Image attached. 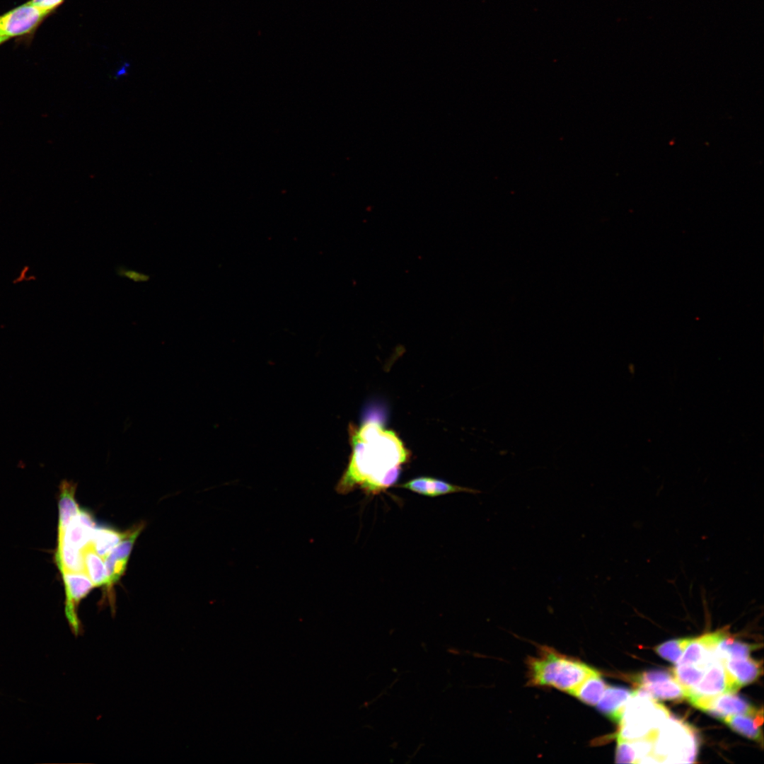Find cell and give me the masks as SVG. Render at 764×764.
Returning a JSON list of instances; mask_svg holds the SVG:
<instances>
[{"label":"cell","mask_w":764,"mask_h":764,"mask_svg":"<svg viewBox=\"0 0 764 764\" xmlns=\"http://www.w3.org/2000/svg\"><path fill=\"white\" fill-rule=\"evenodd\" d=\"M96 523L86 511L80 510L63 531H59L57 542L69 544L82 550L90 543Z\"/></svg>","instance_id":"9"},{"label":"cell","mask_w":764,"mask_h":764,"mask_svg":"<svg viewBox=\"0 0 764 764\" xmlns=\"http://www.w3.org/2000/svg\"><path fill=\"white\" fill-rule=\"evenodd\" d=\"M736 691L723 661L717 660L708 667L696 685L685 692V698L699 709L706 700L712 698Z\"/></svg>","instance_id":"5"},{"label":"cell","mask_w":764,"mask_h":764,"mask_svg":"<svg viewBox=\"0 0 764 764\" xmlns=\"http://www.w3.org/2000/svg\"><path fill=\"white\" fill-rule=\"evenodd\" d=\"M55 559L61 573H85L82 551L79 548L65 543L57 542Z\"/></svg>","instance_id":"16"},{"label":"cell","mask_w":764,"mask_h":764,"mask_svg":"<svg viewBox=\"0 0 764 764\" xmlns=\"http://www.w3.org/2000/svg\"><path fill=\"white\" fill-rule=\"evenodd\" d=\"M700 710L723 720L733 714H755L758 710L735 693H727L706 700Z\"/></svg>","instance_id":"8"},{"label":"cell","mask_w":764,"mask_h":764,"mask_svg":"<svg viewBox=\"0 0 764 764\" xmlns=\"http://www.w3.org/2000/svg\"><path fill=\"white\" fill-rule=\"evenodd\" d=\"M64 1V0H30L28 2L50 14L60 6Z\"/></svg>","instance_id":"26"},{"label":"cell","mask_w":764,"mask_h":764,"mask_svg":"<svg viewBox=\"0 0 764 764\" xmlns=\"http://www.w3.org/2000/svg\"><path fill=\"white\" fill-rule=\"evenodd\" d=\"M528 684L555 688L569 695L597 670L581 661L541 646L527 660Z\"/></svg>","instance_id":"2"},{"label":"cell","mask_w":764,"mask_h":764,"mask_svg":"<svg viewBox=\"0 0 764 764\" xmlns=\"http://www.w3.org/2000/svg\"><path fill=\"white\" fill-rule=\"evenodd\" d=\"M76 488V484L72 481L64 480L60 483L58 531H63L81 510L74 497Z\"/></svg>","instance_id":"14"},{"label":"cell","mask_w":764,"mask_h":764,"mask_svg":"<svg viewBox=\"0 0 764 764\" xmlns=\"http://www.w3.org/2000/svg\"><path fill=\"white\" fill-rule=\"evenodd\" d=\"M638 688V690L647 694L654 699L680 700L685 698L684 690L675 678L642 685Z\"/></svg>","instance_id":"17"},{"label":"cell","mask_w":764,"mask_h":764,"mask_svg":"<svg viewBox=\"0 0 764 764\" xmlns=\"http://www.w3.org/2000/svg\"><path fill=\"white\" fill-rule=\"evenodd\" d=\"M85 573L97 586L108 584L104 560L93 550L91 543L82 550Z\"/></svg>","instance_id":"19"},{"label":"cell","mask_w":764,"mask_h":764,"mask_svg":"<svg viewBox=\"0 0 764 764\" xmlns=\"http://www.w3.org/2000/svg\"><path fill=\"white\" fill-rule=\"evenodd\" d=\"M637 755L630 740L617 739L615 763H637Z\"/></svg>","instance_id":"23"},{"label":"cell","mask_w":764,"mask_h":764,"mask_svg":"<svg viewBox=\"0 0 764 764\" xmlns=\"http://www.w3.org/2000/svg\"><path fill=\"white\" fill-rule=\"evenodd\" d=\"M636 691L624 687L607 686L596 704L597 709L612 721L619 723L627 702Z\"/></svg>","instance_id":"11"},{"label":"cell","mask_w":764,"mask_h":764,"mask_svg":"<svg viewBox=\"0 0 764 764\" xmlns=\"http://www.w3.org/2000/svg\"><path fill=\"white\" fill-rule=\"evenodd\" d=\"M607 686L600 673L596 671L589 676L572 695L587 705H596Z\"/></svg>","instance_id":"15"},{"label":"cell","mask_w":764,"mask_h":764,"mask_svg":"<svg viewBox=\"0 0 764 764\" xmlns=\"http://www.w3.org/2000/svg\"><path fill=\"white\" fill-rule=\"evenodd\" d=\"M723 663L736 690L754 682L762 673L761 663L749 656L727 659Z\"/></svg>","instance_id":"12"},{"label":"cell","mask_w":764,"mask_h":764,"mask_svg":"<svg viewBox=\"0 0 764 764\" xmlns=\"http://www.w3.org/2000/svg\"><path fill=\"white\" fill-rule=\"evenodd\" d=\"M707 669L695 664H676L672 673L685 693L700 681Z\"/></svg>","instance_id":"21"},{"label":"cell","mask_w":764,"mask_h":764,"mask_svg":"<svg viewBox=\"0 0 764 764\" xmlns=\"http://www.w3.org/2000/svg\"><path fill=\"white\" fill-rule=\"evenodd\" d=\"M399 487L431 497L461 492L472 494L481 492L478 490L452 485L442 480L425 476L412 479Z\"/></svg>","instance_id":"10"},{"label":"cell","mask_w":764,"mask_h":764,"mask_svg":"<svg viewBox=\"0 0 764 764\" xmlns=\"http://www.w3.org/2000/svg\"><path fill=\"white\" fill-rule=\"evenodd\" d=\"M763 721L762 709L760 711L758 710L755 714H733L726 717L722 720L738 734L760 743L763 741V736L759 727L763 724Z\"/></svg>","instance_id":"13"},{"label":"cell","mask_w":764,"mask_h":764,"mask_svg":"<svg viewBox=\"0 0 764 764\" xmlns=\"http://www.w3.org/2000/svg\"><path fill=\"white\" fill-rule=\"evenodd\" d=\"M693 638H681L666 641L656 647L655 652L671 663H677Z\"/></svg>","instance_id":"22"},{"label":"cell","mask_w":764,"mask_h":764,"mask_svg":"<svg viewBox=\"0 0 764 764\" xmlns=\"http://www.w3.org/2000/svg\"><path fill=\"white\" fill-rule=\"evenodd\" d=\"M669 717L664 705L637 690L625 706L616 738L633 740L649 736L655 734Z\"/></svg>","instance_id":"3"},{"label":"cell","mask_w":764,"mask_h":764,"mask_svg":"<svg viewBox=\"0 0 764 764\" xmlns=\"http://www.w3.org/2000/svg\"><path fill=\"white\" fill-rule=\"evenodd\" d=\"M673 678L674 676L672 671L670 672L663 669H652L637 675L633 680L639 687L645 684L667 681Z\"/></svg>","instance_id":"24"},{"label":"cell","mask_w":764,"mask_h":764,"mask_svg":"<svg viewBox=\"0 0 764 764\" xmlns=\"http://www.w3.org/2000/svg\"><path fill=\"white\" fill-rule=\"evenodd\" d=\"M49 14L28 1L0 16V36L10 39L28 34Z\"/></svg>","instance_id":"7"},{"label":"cell","mask_w":764,"mask_h":764,"mask_svg":"<svg viewBox=\"0 0 764 764\" xmlns=\"http://www.w3.org/2000/svg\"><path fill=\"white\" fill-rule=\"evenodd\" d=\"M115 271L120 277L127 278L134 282H146L150 279L149 275L125 266H117Z\"/></svg>","instance_id":"25"},{"label":"cell","mask_w":764,"mask_h":764,"mask_svg":"<svg viewBox=\"0 0 764 764\" xmlns=\"http://www.w3.org/2000/svg\"><path fill=\"white\" fill-rule=\"evenodd\" d=\"M125 533L126 532L120 533L111 528L96 526L90 543L96 552L105 558L125 537Z\"/></svg>","instance_id":"18"},{"label":"cell","mask_w":764,"mask_h":764,"mask_svg":"<svg viewBox=\"0 0 764 764\" xmlns=\"http://www.w3.org/2000/svg\"><path fill=\"white\" fill-rule=\"evenodd\" d=\"M697 748L691 727L668 717L657 731L652 756L655 763H693Z\"/></svg>","instance_id":"4"},{"label":"cell","mask_w":764,"mask_h":764,"mask_svg":"<svg viewBox=\"0 0 764 764\" xmlns=\"http://www.w3.org/2000/svg\"><path fill=\"white\" fill-rule=\"evenodd\" d=\"M8 40H9V39H8V37H4V36H0V45H1L2 43H4V42H5L6 41H7Z\"/></svg>","instance_id":"27"},{"label":"cell","mask_w":764,"mask_h":764,"mask_svg":"<svg viewBox=\"0 0 764 764\" xmlns=\"http://www.w3.org/2000/svg\"><path fill=\"white\" fill-rule=\"evenodd\" d=\"M757 648L758 645L736 640L726 632L719 641L716 650L719 658L724 661L730 659L747 658L751 651Z\"/></svg>","instance_id":"20"},{"label":"cell","mask_w":764,"mask_h":764,"mask_svg":"<svg viewBox=\"0 0 764 764\" xmlns=\"http://www.w3.org/2000/svg\"><path fill=\"white\" fill-rule=\"evenodd\" d=\"M349 435L351 456L336 485L337 493L359 488L376 494L393 485L410 457L396 434L378 422L367 421L359 427L350 425Z\"/></svg>","instance_id":"1"},{"label":"cell","mask_w":764,"mask_h":764,"mask_svg":"<svg viewBox=\"0 0 764 764\" xmlns=\"http://www.w3.org/2000/svg\"><path fill=\"white\" fill-rule=\"evenodd\" d=\"M62 574L66 594L64 613L71 632L77 637L83 633V627L78 615L79 603L95 585L83 572H65Z\"/></svg>","instance_id":"6"}]
</instances>
